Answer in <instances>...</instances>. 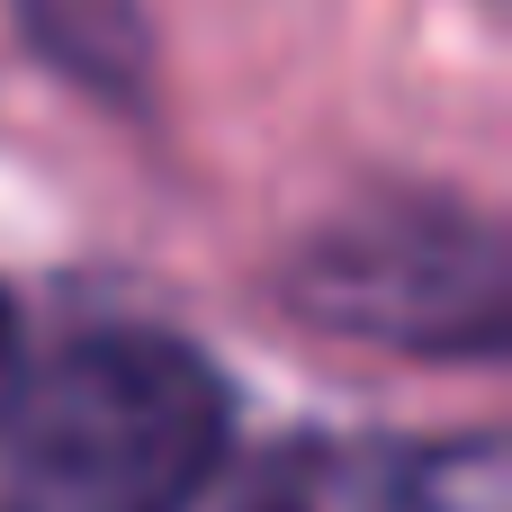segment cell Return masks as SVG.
Segmentation results:
<instances>
[{
    "instance_id": "6da1fadb",
    "label": "cell",
    "mask_w": 512,
    "mask_h": 512,
    "mask_svg": "<svg viewBox=\"0 0 512 512\" xmlns=\"http://www.w3.org/2000/svg\"><path fill=\"white\" fill-rule=\"evenodd\" d=\"M0 432V512H198L225 468L234 396L180 333L108 324L63 342Z\"/></svg>"
},
{
    "instance_id": "7a4b0ae2",
    "label": "cell",
    "mask_w": 512,
    "mask_h": 512,
    "mask_svg": "<svg viewBox=\"0 0 512 512\" xmlns=\"http://www.w3.org/2000/svg\"><path fill=\"white\" fill-rule=\"evenodd\" d=\"M288 306L342 342L495 360L512 333V261L477 207L441 189H378L297 243Z\"/></svg>"
},
{
    "instance_id": "3957f363",
    "label": "cell",
    "mask_w": 512,
    "mask_h": 512,
    "mask_svg": "<svg viewBox=\"0 0 512 512\" xmlns=\"http://www.w3.org/2000/svg\"><path fill=\"white\" fill-rule=\"evenodd\" d=\"M324 512H512L504 441H378L333 468Z\"/></svg>"
},
{
    "instance_id": "277c9868",
    "label": "cell",
    "mask_w": 512,
    "mask_h": 512,
    "mask_svg": "<svg viewBox=\"0 0 512 512\" xmlns=\"http://www.w3.org/2000/svg\"><path fill=\"white\" fill-rule=\"evenodd\" d=\"M18 27L72 90H90L108 108H144L153 99L162 45H153L144 0H18Z\"/></svg>"
},
{
    "instance_id": "5b68a950",
    "label": "cell",
    "mask_w": 512,
    "mask_h": 512,
    "mask_svg": "<svg viewBox=\"0 0 512 512\" xmlns=\"http://www.w3.org/2000/svg\"><path fill=\"white\" fill-rule=\"evenodd\" d=\"M18 405V324H9V297H0V423Z\"/></svg>"
},
{
    "instance_id": "8992f818",
    "label": "cell",
    "mask_w": 512,
    "mask_h": 512,
    "mask_svg": "<svg viewBox=\"0 0 512 512\" xmlns=\"http://www.w3.org/2000/svg\"><path fill=\"white\" fill-rule=\"evenodd\" d=\"M261 512H288V504H261Z\"/></svg>"
}]
</instances>
